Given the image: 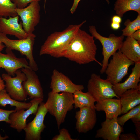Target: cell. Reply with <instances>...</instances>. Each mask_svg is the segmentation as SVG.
Masks as SVG:
<instances>
[{"mask_svg": "<svg viewBox=\"0 0 140 140\" xmlns=\"http://www.w3.org/2000/svg\"><path fill=\"white\" fill-rule=\"evenodd\" d=\"M97 50L94 37L80 28L71 41L63 57L79 65L95 61L102 66V64L96 58Z\"/></svg>", "mask_w": 140, "mask_h": 140, "instance_id": "1", "label": "cell"}, {"mask_svg": "<svg viewBox=\"0 0 140 140\" xmlns=\"http://www.w3.org/2000/svg\"><path fill=\"white\" fill-rule=\"evenodd\" d=\"M86 22L71 25L63 31L50 34L41 46L40 56L48 55L55 58L63 57L69 43L78 30Z\"/></svg>", "mask_w": 140, "mask_h": 140, "instance_id": "2", "label": "cell"}, {"mask_svg": "<svg viewBox=\"0 0 140 140\" xmlns=\"http://www.w3.org/2000/svg\"><path fill=\"white\" fill-rule=\"evenodd\" d=\"M73 93L68 92L59 93L52 91L48 93L45 105L48 112L55 117L58 129L64 122L67 113L73 109Z\"/></svg>", "mask_w": 140, "mask_h": 140, "instance_id": "3", "label": "cell"}, {"mask_svg": "<svg viewBox=\"0 0 140 140\" xmlns=\"http://www.w3.org/2000/svg\"><path fill=\"white\" fill-rule=\"evenodd\" d=\"M36 36L33 33L29 34L27 38L22 39H10L7 35L0 32V41L4 44L6 48L19 51L22 55L26 56L29 61V66L32 70H38V65L33 55V47Z\"/></svg>", "mask_w": 140, "mask_h": 140, "instance_id": "4", "label": "cell"}, {"mask_svg": "<svg viewBox=\"0 0 140 140\" xmlns=\"http://www.w3.org/2000/svg\"><path fill=\"white\" fill-rule=\"evenodd\" d=\"M89 31L91 35L99 40L102 46L103 59L100 71L102 74L105 72L110 57L121 48L124 36L122 35L117 36L113 34H110L108 37L103 36L98 33L96 27L93 25L89 26Z\"/></svg>", "mask_w": 140, "mask_h": 140, "instance_id": "5", "label": "cell"}, {"mask_svg": "<svg viewBox=\"0 0 140 140\" xmlns=\"http://www.w3.org/2000/svg\"><path fill=\"white\" fill-rule=\"evenodd\" d=\"M134 64L118 50L113 55L107 65L104 72L106 79L113 85L120 83L127 74L129 67Z\"/></svg>", "mask_w": 140, "mask_h": 140, "instance_id": "6", "label": "cell"}, {"mask_svg": "<svg viewBox=\"0 0 140 140\" xmlns=\"http://www.w3.org/2000/svg\"><path fill=\"white\" fill-rule=\"evenodd\" d=\"M113 85L107 79H103L100 76L93 73L90 76L87 85L88 92L95 102L102 100L119 97L116 94L113 89Z\"/></svg>", "mask_w": 140, "mask_h": 140, "instance_id": "7", "label": "cell"}, {"mask_svg": "<svg viewBox=\"0 0 140 140\" xmlns=\"http://www.w3.org/2000/svg\"><path fill=\"white\" fill-rule=\"evenodd\" d=\"M40 8L39 1H34L25 7L15 9L20 17L22 27L28 34H32L40 22Z\"/></svg>", "mask_w": 140, "mask_h": 140, "instance_id": "8", "label": "cell"}, {"mask_svg": "<svg viewBox=\"0 0 140 140\" xmlns=\"http://www.w3.org/2000/svg\"><path fill=\"white\" fill-rule=\"evenodd\" d=\"M15 76L8 74L3 73L2 78L5 82V89L8 94L12 99L20 101L26 100L27 95L23 89L22 83L26 77L21 69L17 70L15 72Z\"/></svg>", "mask_w": 140, "mask_h": 140, "instance_id": "9", "label": "cell"}, {"mask_svg": "<svg viewBox=\"0 0 140 140\" xmlns=\"http://www.w3.org/2000/svg\"><path fill=\"white\" fill-rule=\"evenodd\" d=\"M48 112L45 103L42 102L39 105L34 118L27 124L23 129L25 132V140L41 139V133L46 127L44 124V120Z\"/></svg>", "mask_w": 140, "mask_h": 140, "instance_id": "10", "label": "cell"}, {"mask_svg": "<svg viewBox=\"0 0 140 140\" xmlns=\"http://www.w3.org/2000/svg\"><path fill=\"white\" fill-rule=\"evenodd\" d=\"M43 99L35 98L32 99L30 102L32 105L26 111L22 109L11 113L9 116L10 126L15 129L19 133L25 128L26 125L27 118L30 115L36 114L39 105Z\"/></svg>", "mask_w": 140, "mask_h": 140, "instance_id": "11", "label": "cell"}, {"mask_svg": "<svg viewBox=\"0 0 140 140\" xmlns=\"http://www.w3.org/2000/svg\"><path fill=\"white\" fill-rule=\"evenodd\" d=\"M50 87L54 93L68 92L73 94L77 91H82L84 88L83 85L74 83L68 77L56 69L52 72Z\"/></svg>", "mask_w": 140, "mask_h": 140, "instance_id": "12", "label": "cell"}, {"mask_svg": "<svg viewBox=\"0 0 140 140\" xmlns=\"http://www.w3.org/2000/svg\"><path fill=\"white\" fill-rule=\"evenodd\" d=\"M76 112L75 128L79 133H86L93 129L97 121L95 108L84 107Z\"/></svg>", "mask_w": 140, "mask_h": 140, "instance_id": "13", "label": "cell"}, {"mask_svg": "<svg viewBox=\"0 0 140 140\" xmlns=\"http://www.w3.org/2000/svg\"><path fill=\"white\" fill-rule=\"evenodd\" d=\"M25 74L26 79L22 83L24 91L30 98H44L43 88L38 77L35 71L30 68H24L21 69Z\"/></svg>", "mask_w": 140, "mask_h": 140, "instance_id": "14", "label": "cell"}, {"mask_svg": "<svg viewBox=\"0 0 140 140\" xmlns=\"http://www.w3.org/2000/svg\"><path fill=\"white\" fill-rule=\"evenodd\" d=\"M5 51L6 54L0 52V65L8 74L14 76L15 72L18 69L24 68H31L25 58L16 57L12 50L6 48Z\"/></svg>", "mask_w": 140, "mask_h": 140, "instance_id": "15", "label": "cell"}, {"mask_svg": "<svg viewBox=\"0 0 140 140\" xmlns=\"http://www.w3.org/2000/svg\"><path fill=\"white\" fill-rule=\"evenodd\" d=\"M19 16L9 17L8 18L0 17V32L4 34L14 36L18 39L27 37V34L23 29L21 23H19Z\"/></svg>", "mask_w": 140, "mask_h": 140, "instance_id": "16", "label": "cell"}, {"mask_svg": "<svg viewBox=\"0 0 140 140\" xmlns=\"http://www.w3.org/2000/svg\"><path fill=\"white\" fill-rule=\"evenodd\" d=\"M101 127L96 131V138L104 140H119V136L124 132L123 126L118 123L117 117L106 119L101 123Z\"/></svg>", "mask_w": 140, "mask_h": 140, "instance_id": "17", "label": "cell"}, {"mask_svg": "<svg viewBox=\"0 0 140 140\" xmlns=\"http://www.w3.org/2000/svg\"><path fill=\"white\" fill-rule=\"evenodd\" d=\"M135 65L128 77L122 83L113 85V89L116 94L119 97L126 90L131 89H140V62L134 63Z\"/></svg>", "mask_w": 140, "mask_h": 140, "instance_id": "18", "label": "cell"}, {"mask_svg": "<svg viewBox=\"0 0 140 140\" xmlns=\"http://www.w3.org/2000/svg\"><path fill=\"white\" fill-rule=\"evenodd\" d=\"M98 111H104L106 119H111L117 117L122 114L121 105L119 99L109 98L102 100L95 105Z\"/></svg>", "mask_w": 140, "mask_h": 140, "instance_id": "19", "label": "cell"}, {"mask_svg": "<svg viewBox=\"0 0 140 140\" xmlns=\"http://www.w3.org/2000/svg\"><path fill=\"white\" fill-rule=\"evenodd\" d=\"M131 36H127L119 50L127 58L134 63L140 62V44Z\"/></svg>", "mask_w": 140, "mask_h": 140, "instance_id": "20", "label": "cell"}, {"mask_svg": "<svg viewBox=\"0 0 140 140\" xmlns=\"http://www.w3.org/2000/svg\"><path fill=\"white\" fill-rule=\"evenodd\" d=\"M122 114L127 112L140 103V89H131L123 92L120 96Z\"/></svg>", "mask_w": 140, "mask_h": 140, "instance_id": "21", "label": "cell"}, {"mask_svg": "<svg viewBox=\"0 0 140 140\" xmlns=\"http://www.w3.org/2000/svg\"><path fill=\"white\" fill-rule=\"evenodd\" d=\"M114 9L117 15L121 18L130 11H135L140 14V0H116Z\"/></svg>", "mask_w": 140, "mask_h": 140, "instance_id": "22", "label": "cell"}, {"mask_svg": "<svg viewBox=\"0 0 140 140\" xmlns=\"http://www.w3.org/2000/svg\"><path fill=\"white\" fill-rule=\"evenodd\" d=\"M74 104L75 109L84 107L95 108L94 99L88 91L83 92L81 90L77 91L73 94Z\"/></svg>", "mask_w": 140, "mask_h": 140, "instance_id": "23", "label": "cell"}, {"mask_svg": "<svg viewBox=\"0 0 140 140\" xmlns=\"http://www.w3.org/2000/svg\"><path fill=\"white\" fill-rule=\"evenodd\" d=\"M7 105L15 107V110L17 111L23 109H28L31 106L32 103L30 102L26 103L12 99L5 88L0 91V106L5 107Z\"/></svg>", "mask_w": 140, "mask_h": 140, "instance_id": "24", "label": "cell"}, {"mask_svg": "<svg viewBox=\"0 0 140 140\" xmlns=\"http://www.w3.org/2000/svg\"><path fill=\"white\" fill-rule=\"evenodd\" d=\"M17 7L11 0H0V17L7 18L18 15Z\"/></svg>", "mask_w": 140, "mask_h": 140, "instance_id": "25", "label": "cell"}, {"mask_svg": "<svg viewBox=\"0 0 140 140\" xmlns=\"http://www.w3.org/2000/svg\"><path fill=\"white\" fill-rule=\"evenodd\" d=\"M125 26L122 30V35L124 36H130L135 31L140 29V14H138L136 18L132 21L127 20L124 23Z\"/></svg>", "mask_w": 140, "mask_h": 140, "instance_id": "26", "label": "cell"}, {"mask_svg": "<svg viewBox=\"0 0 140 140\" xmlns=\"http://www.w3.org/2000/svg\"><path fill=\"white\" fill-rule=\"evenodd\" d=\"M140 112V104L134 107L122 116L117 117L118 124L123 126L128 120L131 119L136 114Z\"/></svg>", "mask_w": 140, "mask_h": 140, "instance_id": "27", "label": "cell"}, {"mask_svg": "<svg viewBox=\"0 0 140 140\" xmlns=\"http://www.w3.org/2000/svg\"><path fill=\"white\" fill-rule=\"evenodd\" d=\"M59 134L53 137L52 140H75L71 138L68 131L66 129L63 128L59 131Z\"/></svg>", "mask_w": 140, "mask_h": 140, "instance_id": "28", "label": "cell"}, {"mask_svg": "<svg viewBox=\"0 0 140 140\" xmlns=\"http://www.w3.org/2000/svg\"><path fill=\"white\" fill-rule=\"evenodd\" d=\"M16 111L15 110H7L0 108V122L4 121L9 124V116L10 114Z\"/></svg>", "mask_w": 140, "mask_h": 140, "instance_id": "29", "label": "cell"}, {"mask_svg": "<svg viewBox=\"0 0 140 140\" xmlns=\"http://www.w3.org/2000/svg\"><path fill=\"white\" fill-rule=\"evenodd\" d=\"M14 3L17 8H23L27 6L29 3L34 1H40L41 0H11Z\"/></svg>", "mask_w": 140, "mask_h": 140, "instance_id": "30", "label": "cell"}, {"mask_svg": "<svg viewBox=\"0 0 140 140\" xmlns=\"http://www.w3.org/2000/svg\"><path fill=\"white\" fill-rule=\"evenodd\" d=\"M138 138L134 134L131 133L121 134L119 136L120 140H138Z\"/></svg>", "mask_w": 140, "mask_h": 140, "instance_id": "31", "label": "cell"}, {"mask_svg": "<svg viewBox=\"0 0 140 140\" xmlns=\"http://www.w3.org/2000/svg\"><path fill=\"white\" fill-rule=\"evenodd\" d=\"M81 0H74L73 4L71 8L70 11L71 13L73 14L76 11L79 2Z\"/></svg>", "mask_w": 140, "mask_h": 140, "instance_id": "32", "label": "cell"}, {"mask_svg": "<svg viewBox=\"0 0 140 140\" xmlns=\"http://www.w3.org/2000/svg\"><path fill=\"white\" fill-rule=\"evenodd\" d=\"M136 136L139 140L140 139V122L134 123Z\"/></svg>", "mask_w": 140, "mask_h": 140, "instance_id": "33", "label": "cell"}, {"mask_svg": "<svg viewBox=\"0 0 140 140\" xmlns=\"http://www.w3.org/2000/svg\"><path fill=\"white\" fill-rule=\"evenodd\" d=\"M131 36L136 40L140 41V29L135 31Z\"/></svg>", "mask_w": 140, "mask_h": 140, "instance_id": "34", "label": "cell"}, {"mask_svg": "<svg viewBox=\"0 0 140 140\" xmlns=\"http://www.w3.org/2000/svg\"><path fill=\"white\" fill-rule=\"evenodd\" d=\"M122 22L121 18L117 15L113 16L111 18V22L120 23Z\"/></svg>", "mask_w": 140, "mask_h": 140, "instance_id": "35", "label": "cell"}, {"mask_svg": "<svg viewBox=\"0 0 140 140\" xmlns=\"http://www.w3.org/2000/svg\"><path fill=\"white\" fill-rule=\"evenodd\" d=\"M131 119L134 123L140 122V112L136 114Z\"/></svg>", "mask_w": 140, "mask_h": 140, "instance_id": "36", "label": "cell"}, {"mask_svg": "<svg viewBox=\"0 0 140 140\" xmlns=\"http://www.w3.org/2000/svg\"><path fill=\"white\" fill-rule=\"evenodd\" d=\"M111 26L113 30H116L118 29L120 27V23L111 22Z\"/></svg>", "mask_w": 140, "mask_h": 140, "instance_id": "37", "label": "cell"}, {"mask_svg": "<svg viewBox=\"0 0 140 140\" xmlns=\"http://www.w3.org/2000/svg\"><path fill=\"white\" fill-rule=\"evenodd\" d=\"M5 85L4 81L0 77V91L5 88Z\"/></svg>", "mask_w": 140, "mask_h": 140, "instance_id": "38", "label": "cell"}, {"mask_svg": "<svg viewBox=\"0 0 140 140\" xmlns=\"http://www.w3.org/2000/svg\"><path fill=\"white\" fill-rule=\"evenodd\" d=\"M6 47L5 45L0 41V52Z\"/></svg>", "mask_w": 140, "mask_h": 140, "instance_id": "39", "label": "cell"}, {"mask_svg": "<svg viewBox=\"0 0 140 140\" xmlns=\"http://www.w3.org/2000/svg\"><path fill=\"white\" fill-rule=\"evenodd\" d=\"M9 138V137L7 136H5V137H3L1 136L0 134V140H4L6 139Z\"/></svg>", "mask_w": 140, "mask_h": 140, "instance_id": "40", "label": "cell"}, {"mask_svg": "<svg viewBox=\"0 0 140 140\" xmlns=\"http://www.w3.org/2000/svg\"><path fill=\"white\" fill-rule=\"evenodd\" d=\"M47 0H44V7L45 9V4Z\"/></svg>", "mask_w": 140, "mask_h": 140, "instance_id": "41", "label": "cell"}, {"mask_svg": "<svg viewBox=\"0 0 140 140\" xmlns=\"http://www.w3.org/2000/svg\"><path fill=\"white\" fill-rule=\"evenodd\" d=\"M107 2L108 4H109L110 3V2L109 0H105Z\"/></svg>", "mask_w": 140, "mask_h": 140, "instance_id": "42", "label": "cell"}, {"mask_svg": "<svg viewBox=\"0 0 140 140\" xmlns=\"http://www.w3.org/2000/svg\"><path fill=\"white\" fill-rule=\"evenodd\" d=\"M2 68V67L1 65H0V68Z\"/></svg>", "mask_w": 140, "mask_h": 140, "instance_id": "43", "label": "cell"}]
</instances>
